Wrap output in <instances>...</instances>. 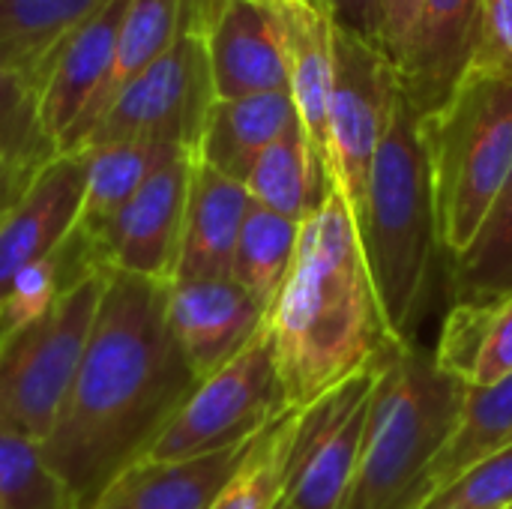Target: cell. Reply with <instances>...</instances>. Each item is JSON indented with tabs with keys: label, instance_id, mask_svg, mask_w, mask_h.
Masks as SVG:
<instances>
[{
	"label": "cell",
	"instance_id": "cell-1",
	"mask_svg": "<svg viewBox=\"0 0 512 509\" xmlns=\"http://www.w3.org/2000/svg\"><path fill=\"white\" fill-rule=\"evenodd\" d=\"M168 285L108 270L87 351L39 444L75 509L93 507L138 465L198 387L168 324Z\"/></svg>",
	"mask_w": 512,
	"mask_h": 509
},
{
	"label": "cell",
	"instance_id": "cell-2",
	"mask_svg": "<svg viewBox=\"0 0 512 509\" xmlns=\"http://www.w3.org/2000/svg\"><path fill=\"white\" fill-rule=\"evenodd\" d=\"M267 333L291 411L315 405L396 342L375 300L354 210L336 186L300 225L297 258L267 309Z\"/></svg>",
	"mask_w": 512,
	"mask_h": 509
},
{
	"label": "cell",
	"instance_id": "cell-3",
	"mask_svg": "<svg viewBox=\"0 0 512 509\" xmlns=\"http://www.w3.org/2000/svg\"><path fill=\"white\" fill-rule=\"evenodd\" d=\"M354 222L384 327L390 339L414 342L441 240L423 123L402 90Z\"/></svg>",
	"mask_w": 512,
	"mask_h": 509
},
{
	"label": "cell",
	"instance_id": "cell-4",
	"mask_svg": "<svg viewBox=\"0 0 512 509\" xmlns=\"http://www.w3.org/2000/svg\"><path fill=\"white\" fill-rule=\"evenodd\" d=\"M375 369L366 441L342 509H417L423 474L459 423L465 387L414 342H390Z\"/></svg>",
	"mask_w": 512,
	"mask_h": 509
},
{
	"label": "cell",
	"instance_id": "cell-5",
	"mask_svg": "<svg viewBox=\"0 0 512 509\" xmlns=\"http://www.w3.org/2000/svg\"><path fill=\"white\" fill-rule=\"evenodd\" d=\"M441 249L456 261L512 174V72L471 69L450 102L420 120Z\"/></svg>",
	"mask_w": 512,
	"mask_h": 509
},
{
	"label": "cell",
	"instance_id": "cell-6",
	"mask_svg": "<svg viewBox=\"0 0 512 509\" xmlns=\"http://www.w3.org/2000/svg\"><path fill=\"white\" fill-rule=\"evenodd\" d=\"M108 270L72 285L42 318L0 339V423L42 444L66 402L102 303Z\"/></svg>",
	"mask_w": 512,
	"mask_h": 509
},
{
	"label": "cell",
	"instance_id": "cell-7",
	"mask_svg": "<svg viewBox=\"0 0 512 509\" xmlns=\"http://www.w3.org/2000/svg\"><path fill=\"white\" fill-rule=\"evenodd\" d=\"M288 411V393L264 324V330L231 363L198 381L144 459L177 462L231 450L255 441Z\"/></svg>",
	"mask_w": 512,
	"mask_h": 509
},
{
	"label": "cell",
	"instance_id": "cell-8",
	"mask_svg": "<svg viewBox=\"0 0 512 509\" xmlns=\"http://www.w3.org/2000/svg\"><path fill=\"white\" fill-rule=\"evenodd\" d=\"M213 102L207 42L198 33H183L150 69L123 87L81 150L117 141H159L195 153Z\"/></svg>",
	"mask_w": 512,
	"mask_h": 509
},
{
	"label": "cell",
	"instance_id": "cell-9",
	"mask_svg": "<svg viewBox=\"0 0 512 509\" xmlns=\"http://www.w3.org/2000/svg\"><path fill=\"white\" fill-rule=\"evenodd\" d=\"M399 99L390 54L345 27H336V81L327 117V171L357 213L366 195L378 144Z\"/></svg>",
	"mask_w": 512,
	"mask_h": 509
},
{
	"label": "cell",
	"instance_id": "cell-10",
	"mask_svg": "<svg viewBox=\"0 0 512 509\" xmlns=\"http://www.w3.org/2000/svg\"><path fill=\"white\" fill-rule=\"evenodd\" d=\"M375 375L378 369L372 360L363 372L300 411L288 489L282 498L288 507L342 509L366 441Z\"/></svg>",
	"mask_w": 512,
	"mask_h": 509
},
{
	"label": "cell",
	"instance_id": "cell-11",
	"mask_svg": "<svg viewBox=\"0 0 512 509\" xmlns=\"http://www.w3.org/2000/svg\"><path fill=\"white\" fill-rule=\"evenodd\" d=\"M195 153H177L96 231H84L105 270L171 282L180 252L183 213Z\"/></svg>",
	"mask_w": 512,
	"mask_h": 509
},
{
	"label": "cell",
	"instance_id": "cell-12",
	"mask_svg": "<svg viewBox=\"0 0 512 509\" xmlns=\"http://www.w3.org/2000/svg\"><path fill=\"white\" fill-rule=\"evenodd\" d=\"M483 0H420L414 24L393 57L399 90L420 120L441 111L477 60Z\"/></svg>",
	"mask_w": 512,
	"mask_h": 509
},
{
	"label": "cell",
	"instance_id": "cell-13",
	"mask_svg": "<svg viewBox=\"0 0 512 509\" xmlns=\"http://www.w3.org/2000/svg\"><path fill=\"white\" fill-rule=\"evenodd\" d=\"M168 324L204 381L231 363L267 324V306L228 279H186L168 285Z\"/></svg>",
	"mask_w": 512,
	"mask_h": 509
},
{
	"label": "cell",
	"instance_id": "cell-14",
	"mask_svg": "<svg viewBox=\"0 0 512 509\" xmlns=\"http://www.w3.org/2000/svg\"><path fill=\"white\" fill-rule=\"evenodd\" d=\"M84 189L87 156L57 153L0 219V303L24 267L54 252L78 228Z\"/></svg>",
	"mask_w": 512,
	"mask_h": 509
},
{
	"label": "cell",
	"instance_id": "cell-15",
	"mask_svg": "<svg viewBox=\"0 0 512 509\" xmlns=\"http://www.w3.org/2000/svg\"><path fill=\"white\" fill-rule=\"evenodd\" d=\"M288 69V93L297 120L327 165V117L336 81V21L324 0H279L270 3Z\"/></svg>",
	"mask_w": 512,
	"mask_h": 509
},
{
	"label": "cell",
	"instance_id": "cell-16",
	"mask_svg": "<svg viewBox=\"0 0 512 509\" xmlns=\"http://www.w3.org/2000/svg\"><path fill=\"white\" fill-rule=\"evenodd\" d=\"M204 42L216 99L288 90L279 21L270 3L225 0Z\"/></svg>",
	"mask_w": 512,
	"mask_h": 509
},
{
	"label": "cell",
	"instance_id": "cell-17",
	"mask_svg": "<svg viewBox=\"0 0 512 509\" xmlns=\"http://www.w3.org/2000/svg\"><path fill=\"white\" fill-rule=\"evenodd\" d=\"M126 6L129 0H111L42 63V123L57 144V153L111 72Z\"/></svg>",
	"mask_w": 512,
	"mask_h": 509
},
{
	"label": "cell",
	"instance_id": "cell-18",
	"mask_svg": "<svg viewBox=\"0 0 512 509\" xmlns=\"http://www.w3.org/2000/svg\"><path fill=\"white\" fill-rule=\"evenodd\" d=\"M252 207L249 189L240 180L219 174L192 156L189 195L183 213L180 252L171 282L186 279H228L237 237Z\"/></svg>",
	"mask_w": 512,
	"mask_h": 509
},
{
	"label": "cell",
	"instance_id": "cell-19",
	"mask_svg": "<svg viewBox=\"0 0 512 509\" xmlns=\"http://www.w3.org/2000/svg\"><path fill=\"white\" fill-rule=\"evenodd\" d=\"M252 444L177 462L144 459L120 474L90 509H210Z\"/></svg>",
	"mask_w": 512,
	"mask_h": 509
},
{
	"label": "cell",
	"instance_id": "cell-20",
	"mask_svg": "<svg viewBox=\"0 0 512 509\" xmlns=\"http://www.w3.org/2000/svg\"><path fill=\"white\" fill-rule=\"evenodd\" d=\"M297 120L288 90L216 99L195 156L219 174L246 183L255 159Z\"/></svg>",
	"mask_w": 512,
	"mask_h": 509
},
{
	"label": "cell",
	"instance_id": "cell-21",
	"mask_svg": "<svg viewBox=\"0 0 512 509\" xmlns=\"http://www.w3.org/2000/svg\"><path fill=\"white\" fill-rule=\"evenodd\" d=\"M435 363L465 390H483L512 375V294L489 303H453Z\"/></svg>",
	"mask_w": 512,
	"mask_h": 509
},
{
	"label": "cell",
	"instance_id": "cell-22",
	"mask_svg": "<svg viewBox=\"0 0 512 509\" xmlns=\"http://www.w3.org/2000/svg\"><path fill=\"white\" fill-rule=\"evenodd\" d=\"M249 198L279 216L306 222L330 195L333 180L315 156L300 120H294L252 165L246 177Z\"/></svg>",
	"mask_w": 512,
	"mask_h": 509
},
{
	"label": "cell",
	"instance_id": "cell-23",
	"mask_svg": "<svg viewBox=\"0 0 512 509\" xmlns=\"http://www.w3.org/2000/svg\"><path fill=\"white\" fill-rule=\"evenodd\" d=\"M512 444V375L483 387V390H465L459 423L444 444V450L435 456L429 471L420 483V504L429 501L435 492L447 489L453 480H459L468 468L489 459L492 453Z\"/></svg>",
	"mask_w": 512,
	"mask_h": 509
},
{
	"label": "cell",
	"instance_id": "cell-24",
	"mask_svg": "<svg viewBox=\"0 0 512 509\" xmlns=\"http://www.w3.org/2000/svg\"><path fill=\"white\" fill-rule=\"evenodd\" d=\"M111 0H0V69L42 81V63Z\"/></svg>",
	"mask_w": 512,
	"mask_h": 509
},
{
	"label": "cell",
	"instance_id": "cell-25",
	"mask_svg": "<svg viewBox=\"0 0 512 509\" xmlns=\"http://www.w3.org/2000/svg\"><path fill=\"white\" fill-rule=\"evenodd\" d=\"M81 153L87 156V189L78 228L96 231L144 186L159 165L183 153V147L159 141H117Z\"/></svg>",
	"mask_w": 512,
	"mask_h": 509
},
{
	"label": "cell",
	"instance_id": "cell-26",
	"mask_svg": "<svg viewBox=\"0 0 512 509\" xmlns=\"http://www.w3.org/2000/svg\"><path fill=\"white\" fill-rule=\"evenodd\" d=\"M93 270H105V267H99L84 231L75 228L54 252L33 261L12 279L0 303V339L42 318L72 285H78Z\"/></svg>",
	"mask_w": 512,
	"mask_h": 509
},
{
	"label": "cell",
	"instance_id": "cell-27",
	"mask_svg": "<svg viewBox=\"0 0 512 509\" xmlns=\"http://www.w3.org/2000/svg\"><path fill=\"white\" fill-rule=\"evenodd\" d=\"M297 243H300V222L279 216L252 201L237 237L231 279L270 309L273 297L279 294V288L291 273V264L297 258Z\"/></svg>",
	"mask_w": 512,
	"mask_h": 509
},
{
	"label": "cell",
	"instance_id": "cell-28",
	"mask_svg": "<svg viewBox=\"0 0 512 509\" xmlns=\"http://www.w3.org/2000/svg\"><path fill=\"white\" fill-rule=\"evenodd\" d=\"M453 303H489L512 294V174L474 243L450 261Z\"/></svg>",
	"mask_w": 512,
	"mask_h": 509
},
{
	"label": "cell",
	"instance_id": "cell-29",
	"mask_svg": "<svg viewBox=\"0 0 512 509\" xmlns=\"http://www.w3.org/2000/svg\"><path fill=\"white\" fill-rule=\"evenodd\" d=\"M300 411L282 414L270 429H264L252 450L246 453L237 474L228 480L222 495L210 509H276L288 489L291 453L297 438Z\"/></svg>",
	"mask_w": 512,
	"mask_h": 509
},
{
	"label": "cell",
	"instance_id": "cell-30",
	"mask_svg": "<svg viewBox=\"0 0 512 509\" xmlns=\"http://www.w3.org/2000/svg\"><path fill=\"white\" fill-rule=\"evenodd\" d=\"M57 144L42 123V81L21 69H0V159L45 165Z\"/></svg>",
	"mask_w": 512,
	"mask_h": 509
},
{
	"label": "cell",
	"instance_id": "cell-31",
	"mask_svg": "<svg viewBox=\"0 0 512 509\" xmlns=\"http://www.w3.org/2000/svg\"><path fill=\"white\" fill-rule=\"evenodd\" d=\"M0 509H75L33 438L0 423Z\"/></svg>",
	"mask_w": 512,
	"mask_h": 509
},
{
	"label": "cell",
	"instance_id": "cell-32",
	"mask_svg": "<svg viewBox=\"0 0 512 509\" xmlns=\"http://www.w3.org/2000/svg\"><path fill=\"white\" fill-rule=\"evenodd\" d=\"M512 504V444L468 468L417 509H504Z\"/></svg>",
	"mask_w": 512,
	"mask_h": 509
},
{
	"label": "cell",
	"instance_id": "cell-33",
	"mask_svg": "<svg viewBox=\"0 0 512 509\" xmlns=\"http://www.w3.org/2000/svg\"><path fill=\"white\" fill-rule=\"evenodd\" d=\"M471 69L512 72V0H483V36Z\"/></svg>",
	"mask_w": 512,
	"mask_h": 509
},
{
	"label": "cell",
	"instance_id": "cell-34",
	"mask_svg": "<svg viewBox=\"0 0 512 509\" xmlns=\"http://www.w3.org/2000/svg\"><path fill=\"white\" fill-rule=\"evenodd\" d=\"M336 27H345L381 45V6L378 0H324Z\"/></svg>",
	"mask_w": 512,
	"mask_h": 509
},
{
	"label": "cell",
	"instance_id": "cell-35",
	"mask_svg": "<svg viewBox=\"0 0 512 509\" xmlns=\"http://www.w3.org/2000/svg\"><path fill=\"white\" fill-rule=\"evenodd\" d=\"M378 6H381V48L393 60L414 24L420 0H378Z\"/></svg>",
	"mask_w": 512,
	"mask_h": 509
},
{
	"label": "cell",
	"instance_id": "cell-36",
	"mask_svg": "<svg viewBox=\"0 0 512 509\" xmlns=\"http://www.w3.org/2000/svg\"><path fill=\"white\" fill-rule=\"evenodd\" d=\"M42 165H27V162H12L0 159V219L9 213V207L24 195L30 180L36 177Z\"/></svg>",
	"mask_w": 512,
	"mask_h": 509
},
{
	"label": "cell",
	"instance_id": "cell-37",
	"mask_svg": "<svg viewBox=\"0 0 512 509\" xmlns=\"http://www.w3.org/2000/svg\"><path fill=\"white\" fill-rule=\"evenodd\" d=\"M276 509H294V507H288V504H285V501H282V504H279V507Z\"/></svg>",
	"mask_w": 512,
	"mask_h": 509
},
{
	"label": "cell",
	"instance_id": "cell-38",
	"mask_svg": "<svg viewBox=\"0 0 512 509\" xmlns=\"http://www.w3.org/2000/svg\"><path fill=\"white\" fill-rule=\"evenodd\" d=\"M264 3H279V0H264Z\"/></svg>",
	"mask_w": 512,
	"mask_h": 509
},
{
	"label": "cell",
	"instance_id": "cell-39",
	"mask_svg": "<svg viewBox=\"0 0 512 509\" xmlns=\"http://www.w3.org/2000/svg\"><path fill=\"white\" fill-rule=\"evenodd\" d=\"M504 509H512V504H510V507H504Z\"/></svg>",
	"mask_w": 512,
	"mask_h": 509
}]
</instances>
